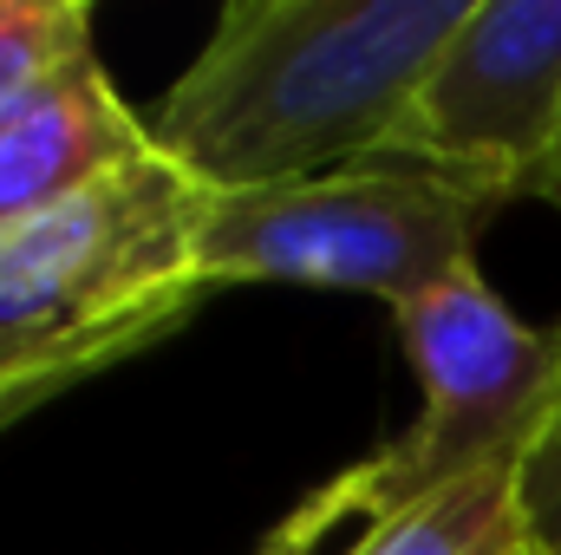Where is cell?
<instances>
[{"mask_svg": "<svg viewBox=\"0 0 561 555\" xmlns=\"http://www.w3.org/2000/svg\"><path fill=\"white\" fill-rule=\"evenodd\" d=\"M503 555H536V550H529V536H516V543H510Z\"/></svg>", "mask_w": 561, "mask_h": 555, "instance_id": "4fadbf2b", "label": "cell"}, {"mask_svg": "<svg viewBox=\"0 0 561 555\" xmlns=\"http://www.w3.org/2000/svg\"><path fill=\"white\" fill-rule=\"evenodd\" d=\"M542 203H549V209H561V150H556V163H549V183H542Z\"/></svg>", "mask_w": 561, "mask_h": 555, "instance_id": "7c38bea8", "label": "cell"}, {"mask_svg": "<svg viewBox=\"0 0 561 555\" xmlns=\"http://www.w3.org/2000/svg\"><path fill=\"white\" fill-rule=\"evenodd\" d=\"M144 150H157L150 125L118 99L99 53L79 59L33 99L0 112V229L92 190Z\"/></svg>", "mask_w": 561, "mask_h": 555, "instance_id": "8992f818", "label": "cell"}, {"mask_svg": "<svg viewBox=\"0 0 561 555\" xmlns=\"http://www.w3.org/2000/svg\"><path fill=\"white\" fill-rule=\"evenodd\" d=\"M79 380H33V386H13V393H0V438L20 424V418H33L46 399H59V393H72Z\"/></svg>", "mask_w": 561, "mask_h": 555, "instance_id": "8fae6325", "label": "cell"}, {"mask_svg": "<svg viewBox=\"0 0 561 555\" xmlns=\"http://www.w3.org/2000/svg\"><path fill=\"white\" fill-rule=\"evenodd\" d=\"M92 59L85 0H0V112Z\"/></svg>", "mask_w": 561, "mask_h": 555, "instance_id": "ba28073f", "label": "cell"}, {"mask_svg": "<svg viewBox=\"0 0 561 555\" xmlns=\"http://www.w3.org/2000/svg\"><path fill=\"white\" fill-rule=\"evenodd\" d=\"M523 536L516 523V471L457 484L419 510L373 523L346 555H503Z\"/></svg>", "mask_w": 561, "mask_h": 555, "instance_id": "52a82bcc", "label": "cell"}, {"mask_svg": "<svg viewBox=\"0 0 561 555\" xmlns=\"http://www.w3.org/2000/svg\"><path fill=\"white\" fill-rule=\"evenodd\" d=\"M216 190L163 150H144L92 190L0 229V393L33 380H92L209 294L196 249Z\"/></svg>", "mask_w": 561, "mask_h": 555, "instance_id": "7a4b0ae2", "label": "cell"}, {"mask_svg": "<svg viewBox=\"0 0 561 555\" xmlns=\"http://www.w3.org/2000/svg\"><path fill=\"white\" fill-rule=\"evenodd\" d=\"M516 523L536 555H561V412L516 471Z\"/></svg>", "mask_w": 561, "mask_h": 555, "instance_id": "9c48e42d", "label": "cell"}, {"mask_svg": "<svg viewBox=\"0 0 561 555\" xmlns=\"http://www.w3.org/2000/svg\"><path fill=\"white\" fill-rule=\"evenodd\" d=\"M405 360L419 373V418L333 484L346 517L392 523L431 497L523 471L561 412V327H529L470 269L392 307Z\"/></svg>", "mask_w": 561, "mask_h": 555, "instance_id": "3957f363", "label": "cell"}, {"mask_svg": "<svg viewBox=\"0 0 561 555\" xmlns=\"http://www.w3.org/2000/svg\"><path fill=\"white\" fill-rule=\"evenodd\" d=\"M340 517H346V510H340L333 484H320L307 503H294V517H287V523H275V530L262 536V550H255V555H313V550H320V536H327Z\"/></svg>", "mask_w": 561, "mask_h": 555, "instance_id": "30bf717a", "label": "cell"}, {"mask_svg": "<svg viewBox=\"0 0 561 555\" xmlns=\"http://www.w3.org/2000/svg\"><path fill=\"white\" fill-rule=\"evenodd\" d=\"M503 203V190L424 163H359L280 190L216 196L196 275L203 287L287 281L405 307L477 262V236Z\"/></svg>", "mask_w": 561, "mask_h": 555, "instance_id": "277c9868", "label": "cell"}, {"mask_svg": "<svg viewBox=\"0 0 561 555\" xmlns=\"http://www.w3.org/2000/svg\"><path fill=\"white\" fill-rule=\"evenodd\" d=\"M470 0H236L157 99L150 144L216 196L379 163Z\"/></svg>", "mask_w": 561, "mask_h": 555, "instance_id": "6da1fadb", "label": "cell"}, {"mask_svg": "<svg viewBox=\"0 0 561 555\" xmlns=\"http://www.w3.org/2000/svg\"><path fill=\"white\" fill-rule=\"evenodd\" d=\"M561 150V0H470L379 163L542 196Z\"/></svg>", "mask_w": 561, "mask_h": 555, "instance_id": "5b68a950", "label": "cell"}]
</instances>
